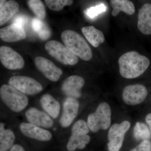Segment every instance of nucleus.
<instances>
[{"label":"nucleus","mask_w":151,"mask_h":151,"mask_svg":"<svg viewBox=\"0 0 151 151\" xmlns=\"http://www.w3.org/2000/svg\"><path fill=\"white\" fill-rule=\"evenodd\" d=\"M150 60L137 52L131 51L119 58V72L124 78H134L145 73L150 66Z\"/></svg>","instance_id":"f257e3e1"},{"label":"nucleus","mask_w":151,"mask_h":151,"mask_svg":"<svg viewBox=\"0 0 151 151\" xmlns=\"http://www.w3.org/2000/svg\"><path fill=\"white\" fill-rule=\"evenodd\" d=\"M61 37L65 46L76 55L84 61L92 59L91 48L86 40L78 33L66 30L62 33Z\"/></svg>","instance_id":"f03ea898"},{"label":"nucleus","mask_w":151,"mask_h":151,"mask_svg":"<svg viewBox=\"0 0 151 151\" xmlns=\"http://www.w3.org/2000/svg\"><path fill=\"white\" fill-rule=\"evenodd\" d=\"M1 99L11 111L20 112L28 104L26 95L10 84H4L0 88Z\"/></svg>","instance_id":"7ed1b4c3"},{"label":"nucleus","mask_w":151,"mask_h":151,"mask_svg":"<svg viewBox=\"0 0 151 151\" xmlns=\"http://www.w3.org/2000/svg\"><path fill=\"white\" fill-rule=\"evenodd\" d=\"M111 109L106 103H100L96 111L89 115L87 124L89 130L96 133L100 130H106L111 124Z\"/></svg>","instance_id":"20e7f679"},{"label":"nucleus","mask_w":151,"mask_h":151,"mask_svg":"<svg viewBox=\"0 0 151 151\" xmlns=\"http://www.w3.org/2000/svg\"><path fill=\"white\" fill-rule=\"evenodd\" d=\"M45 49L50 56L62 64L74 65L78 63V57L57 41H49L45 44Z\"/></svg>","instance_id":"39448f33"},{"label":"nucleus","mask_w":151,"mask_h":151,"mask_svg":"<svg viewBox=\"0 0 151 151\" xmlns=\"http://www.w3.org/2000/svg\"><path fill=\"white\" fill-rule=\"evenodd\" d=\"M9 84L20 92L27 95L37 94L43 89L42 85L37 80L24 76H12L9 79Z\"/></svg>","instance_id":"423d86ee"},{"label":"nucleus","mask_w":151,"mask_h":151,"mask_svg":"<svg viewBox=\"0 0 151 151\" xmlns=\"http://www.w3.org/2000/svg\"><path fill=\"white\" fill-rule=\"evenodd\" d=\"M131 124L125 121L120 124H115L108 131V149L109 151H119L124 142L125 134L129 129Z\"/></svg>","instance_id":"0eeeda50"},{"label":"nucleus","mask_w":151,"mask_h":151,"mask_svg":"<svg viewBox=\"0 0 151 151\" xmlns=\"http://www.w3.org/2000/svg\"><path fill=\"white\" fill-rule=\"evenodd\" d=\"M0 60L2 65L9 70L21 69L24 66L22 57L9 47H1Z\"/></svg>","instance_id":"6e6552de"},{"label":"nucleus","mask_w":151,"mask_h":151,"mask_svg":"<svg viewBox=\"0 0 151 151\" xmlns=\"http://www.w3.org/2000/svg\"><path fill=\"white\" fill-rule=\"evenodd\" d=\"M147 94V90L145 86L136 84L126 86L123 90L122 97L127 105H135L142 103Z\"/></svg>","instance_id":"1a4fd4ad"},{"label":"nucleus","mask_w":151,"mask_h":151,"mask_svg":"<svg viewBox=\"0 0 151 151\" xmlns=\"http://www.w3.org/2000/svg\"><path fill=\"white\" fill-rule=\"evenodd\" d=\"M35 63L38 70L50 81H58L62 75L63 71L60 68L51 60L43 57H37Z\"/></svg>","instance_id":"9d476101"},{"label":"nucleus","mask_w":151,"mask_h":151,"mask_svg":"<svg viewBox=\"0 0 151 151\" xmlns=\"http://www.w3.org/2000/svg\"><path fill=\"white\" fill-rule=\"evenodd\" d=\"M79 104L76 98L68 97L64 101L60 124L63 128L69 127L78 114Z\"/></svg>","instance_id":"9b49d317"},{"label":"nucleus","mask_w":151,"mask_h":151,"mask_svg":"<svg viewBox=\"0 0 151 151\" xmlns=\"http://www.w3.org/2000/svg\"><path fill=\"white\" fill-rule=\"evenodd\" d=\"M84 83L83 77L78 75L70 76L63 81L61 87L62 92L69 97L79 98Z\"/></svg>","instance_id":"f8f14e48"},{"label":"nucleus","mask_w":151,"mask_h":151,"mask_svg":"<svg viewBox=\"0 0 151 151\" xmlns=\"http://www.w3.org/2000/svg\"><path fill=\"white\" fill-rule=\"evenodd\" d=\"M19 129L24 136L37 140L48 141L52 137L50 132L31 123H22Z\"/></svg>","instance_id":"ddd939ff"},{"label":"nucleus","mask_w":151,"mask_h":151,"mask_svg":"<svg viewBox=\"0 0 151 151\" xmlns=\"http://www.w3.org/2000/svg\"><path fill=\"white\" fill-rule=\"evenodd\" d=\"M26 37L25 30L22 27L17 24H12L0 29V38L3 41L14 42Z\"/></svg>","instance_id":"4468645a"},{"label":"nucleus","mask_w":151,"mask_h":151,"mask_svg":"<svg viewBox=\"0 0 151 151\" xmlns=\"http://www.w3.org/2000/svg\"><path fill=\"white\" fill-rule=\"evenodd\" d=\"M25 116L29 123L40 127L50 128L53 125L52 119L48 114L37 108H31L25 113Z\"/></svg>","instance_id":"2eb2a0df"},{"label":"nucleus","mask_w":151,"mask_h":151,"mask_svg":"<svg viewBox=\"0 0 151 151\" xmlns=\"http://www.w3.org/2000/svg\"><path fill=\"white\" fill-rule=\"evenodd\" d=\"M137 27L143 34L151 35V4H145L139 10Z\"/></svg>","instance_id":"dca6fc26"},{"label":"nucleus","mask_w":151,"mask_h":151,"mask_svg":"<svg viewBox=\"0 0 151 151\" xmlns=\"http://www.w3.org/2000/svg\"><path fill=\"white\" fill-rule=\"evenodd\" d=\"M40 102L42 107L47 114L53 119L59 116L60 106L59 102L50 94H44L41 97Z\"/></svg>","instance_id":"f3484780"},{"label":"nucleus","mask_w":151,"mask_h":151,"mask_svg":"<svg viewBox=\"0 0 151 151\" xmlns=\"http://www.w3.org/2000/svg\"><path fill=\"white\" fill-rule=\"evenodd\" d=\"M81 32L87 41L94 47H98L105 42L103 33L93 26L82 27Z\"/></svg>","instance_id":"a211bd4d"},{"label":"nucleus","mask_w":151,"mask_h":151,"mask_svg":"<svg viewBox=\"0 0 151 151\" xmlns=\"http://www.w3.org/2000/svg\"><path fill=\"white\" fill-rule=\"evenodd\" d=\"M110 4L113 9L112 12L113 17H117L121 12L130 15L134 13V5L129 0H110Z\"/></svg>","instance_id":"6ab92c4d"},{"label":"nucleus","mask_w":151,"mask_h":151,"mask_svg":"<svg viewBox=\"0 0 151 151\" xmlns=\"http://www.w3.org/2000/svg\"><path fill=\"white\" fill-rule=\"evenodd\" d=\"M19 5L14 0H9L0 9V25L2 26L13 17L18 12Z\"/></svg>","instance_id":"aec40b11"},{"label":"nucleus","mask_w":151,"mask_h":151,"mask_svg":"<svg viewBox=\"0 0 151 151\" xmlns=\"http://www.w3.org/2000/svg\"><path fill=\"white\" fill-rule=\"evenodd\" d=\"M15 140L14 132L4 128V124H0V151H7L12 148Z\"/></svg>","instance_id":"412c9836"},{"label":"nucleus","mask_w":151,"mask_h":151,"mask_svg":"<svg viewBox=\"0 0 151 151\" xmlns=\"http://www.w3.org/2000/svg\"><path fill=\"white\" fill-rule=\"evenodd\" d=\"M90 141V137L89 135L71 134L66 147L68 151H74L76 149L83 150Z\"/></svg>","instance_id":"4be33fe9"},{"label":"nucleus","mask_w":151,"mask_h":151,"mask_svg":"<svg viewBox=\"0 0 151 151\" xmlns=\"http://www.w3.org/2000/svg\"><path fill=\"white\" fill-rule=\"evenodd\" d=\"M31 27L33 31L42 40H46L50 37L51 31L42 20L37 17L33 19L31 21Z\"/></svg>","instance_id":"5701e85b"},{"label":"nucleus","mask_w":151,"mask_h":151,"mask_svg":"<svg viewBox=\"0 0 151 151\" xmlns=\"http://www.w3.org/2000/svg\"><path fill=\"white\" fill-rule=\"evenodd\" d=\"M133 136L137 141L149 140L151 138V132L145 124L137 122L133 130Z\"/></svg>","instance_id":"b1692460"},{"label":"nucleus","mask_w":151,"mask_h":151,"mask_svg":"<svg viewBox=\"0 0 151 151\" xmlns=\"http://www.w3.org/2000/svg\"><path fill=\"white\" fill-rule=\"evenodd\" d=\"M28 5L37 17L40 19H44L46 17V10L41 0H28Z\"/></svg>","instance_id":"393cba45"},{"label":"nucleus","mask_w":151,"mask_h":151,"mask_svg":"<svg viewBox=\"0 0 151 151\" xmlns=\"http://www.w3.org/2000/svg\"><path fill=\"white\" fill-rule=\"evenodd\" d=\"M73 0H45L46 5L51 10L59 12L66 6L72 4Z\"/></svg>","instance_id":"a878e982"},{"label":"nucleus","mask_w":151,"mask_h":151,"mask_svg":"<svg viewBox=\"0 0 151 151\" xmlns=\"http://www.w3.org/2000/svg\"><path fill=\"white\" fill-rule=\"evenodd\" d=\"M89 132L87 123L83 120H78L73 124L71 129V134L87 135Z\"/></svg>","instance_id":"bb28decb"},{"label":"nucleus","mask_w":151,"mask_h":151,"mask_svg":"<svg viewBox=\"0 0 151 151\" xmlns=\"http://www.w3.org/2000/svg\"><path fill=\"white\" fill-rule=\"evenodd\" d=\"M106 7L104 4H101L96 6L91 7L85 11L86 16L89 19H93L96 17L100 14L105 12Z\"/></svg>","instance_id":"cd10ccee"},{"label":"nucleus","mask_w":151,"mask_h":151,"mask_svg":"<svg viewBox=\"0 0 151 151\" xmlns=\"http://www.w3.org/2000/svg\"><path fill=\"white\" fill-rule=\"evenodd\" d=\"M130 151H151V142L149 140H144Z\"/></svg>","instance_id":"c85d7f7f"},{"label":"nucleus","mask_w":151,"mask_h":151,"mask_svg":"<svg viewBox=\"0 0 151 151\" xmlns=\"http://www.w3.org/2000/svg\"><path fill=\"white\" fill-rule=\"evenodd\" d=\"M29 18L23 15H19L14 18L13 23H15L20 25L23 27L25 28L27 26L29 21Z\"/></svg>","instance_id":"c756f323"},{"label":"nucleus","mask_w":151,"mask_h":151,"mask_svg":"<svg viewBox=\"0 0 151 151\" xmlns=\"http://www.w3.org/2000/svg\"><path fill=\"white\" fill-rule=\"evenodd\" d=\"M10 151H25L22 146L19 145H15L13 146Z\"/></svg>","instance_id":"7c9ffc66"},{"label":"nucleus","mask_w":151,"mask_h":151,"mask_svg":"<svg viewBox=\"0 0 151 151\" xmlns=\"http://www.w3.org/2000/svg\"><path fill=\"white\" fill-rule=\"evenodd\" d=\"M146 122L150 127L151 132V113H149L146 117Z\"/></svg>","instance_id":"2f4dec72"},{"label":"nucleus","mask_w":151,"mask_h":151,"mask_svg":"<svg viewBox=\"0 0 151 151\" xmlns=\"http://www.w3.org/2000/svg\"><path fill=\"white\" fill-rule=\"evenodd\" d=\"M7 2L6 0H0V9L3 7Z\"/></svg>","instance_id":"473e14b6"}]
</instances>
